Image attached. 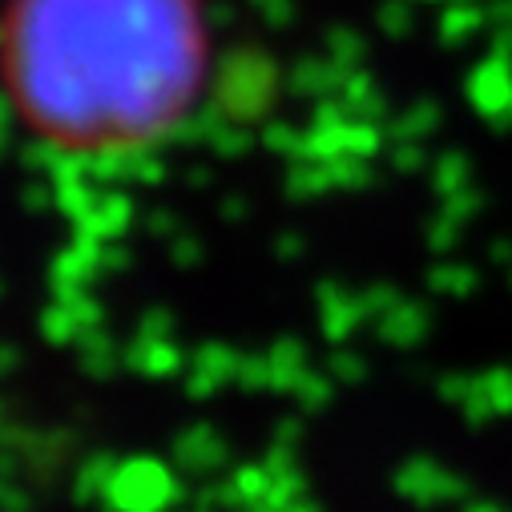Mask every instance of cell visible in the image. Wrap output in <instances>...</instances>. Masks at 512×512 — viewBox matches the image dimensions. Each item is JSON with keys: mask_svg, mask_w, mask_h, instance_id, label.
<instances>
[{"mask_svg": "<svg viewBox=\"0 0 512 512\" xmlns=\"http://www.w3.org/2000/svg\"><path fill=\"white\" fill-rule=\"evenodd\" d=\"M202 0H17L0 81L25 138L69 166H130L174 146L206 105Z\"/></svg>", "mask_w": 512, "mask_h": 512, "instance_id": "1", "label": "cell"}]
</instances>
